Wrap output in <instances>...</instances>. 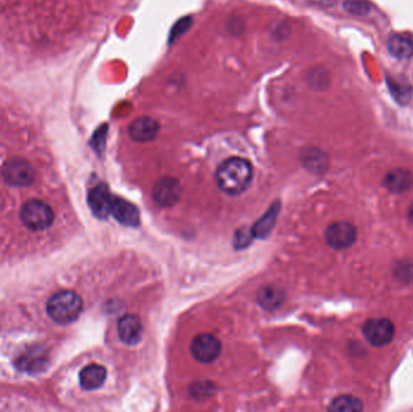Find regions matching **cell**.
Returning a JSON list of instances; mask_svg holds the SVG:
<instances>
[{"instance_id": "12", "label": "cell", "mask_w": 413, "mask_h": 412, "mask_svg": "<svg viewBox=\"0 0 413 412\" xmlns=\"http://www.w3.org/2000/svg\"><path fill=\"white\" fill-rule=\"evenodd\" d=\"M118 336L127 345H136L143 336V324L134 314H125L118 323Z\"/></svg>"}, {"instance_id": "15", "label": "cell", "mask_w": 413, "mask_h": 412, "mask_svg": "<svg viewBox=\"0 0 413 412\" xmlns=\"http://www.w3.org/2000/svg\"><path fill=\"white\" fill-rule=\"evenodd\" d=\"M387 47L390 55L399 60H409L413 56V42L404 34L390 35Z\"/></svg>"}, {"instance_id": "3", "label": "cell", "mask_w": 413, "mask_h": 412, "mask_svg": "<svg viewBox=\"0 0 413 412\" xmlns=\"http://www.w3.org/2000/svg\"><path fill=\"white\" fill-rule=\"evenodd\" d=\"M1 175L10 185L27 187L35 180L37 172L27 157L10 156L1 166Z\"/></svg>"}, {"instance_id": "24", "label": "cell", "mask_w": 413, "mask_h": 412, "mask_svg": "<svg viewBox=\"0 0 413 412\" xmlns=\"http://www.w3.org/2000/svg\"><path fill=\"white\" fill-rule=\"evenodd\" d=\"M409 218L410 221H412L413 223V205L412 206L410 207Z\"/></svg>"}, {"instance_id": "16", "label": "cell", "mask_w": 413, "mask_h": 412, "mask_svg": "<svg viewBox=\"0 0 413 412\" xmlns=\"http://www.w3.org/2000/svg\"><path fill=\"white\" fill-rule=\"evenodd\" d=\"M258 304L268 311L278 309L284 301V293L279 286H265L258 291Z\"/></svg>"}, {"instance_id": "20", "label": "cell", "mask_w": 413, "mask_h": 412, "mask_svg": "<svg viewBox=\"0 0 413 412\" xmlns=\"http://www.w3.org/2000/svg\"><path fill=\"white\" fill-rule=\"evenodd\" d=\"M389 84L390 91L392 94H394L395 98L400 101L401 103H406L411 96V89L409 85L406 84V81L399 83L398 80L389 79L388 80Z\"/></svg>"}, {"instance_id": "7", "label": "cell", "mask_w": 413, "mask_h": 412, "mask_svg": "<svg viewBox=\"0 0 413 412\" xmlns=\"http://www.w3.org/2000/svg\"><path fill=\"white\" fill-rule=\"evenodd\" d=\"M221 343L211 334H201L193 338L191 353L196 361L211 363L220 356Z\"/></svg>"}, {"instance_id": "19", "label": "cell", "mask_w": 413, "mask_h": 412, "mask_svg": "<svg viewBox=\"0 0 413 412\" xmlns=\"http://www.w3.org/2000/svg\"><path fill=\"white\" fill-rule=\"evenodd\" d=\"M304 162L313 172H324L329 164L328 156L317 149L307 150L304 156Z\"/></svg>"}, {"instance_id": "1", "label": "cell", "mask_w": 413, "mask_h": 412, "mask_svg": "<svg viewBox=\"0 0 413 412\" xmlns=\"http://www.w3.org/2000/svg\"><path fill=\"white\" fill-rule=\"evenodd\" d=\"M216 178L221 191L237 196L243 194L252 183L253 167L247 160L231 157L219 166Z\"/></svg>"}, {"instance_id": "13", "label": "cell", "mask_w": 413, "mask_h": 412, "mask_svg": "<svg viewBox=\"0 0 413 412\" xmlns=\"http://www.w3.org/2000/svg\"><path fill=\"white\" fill-rule=\"evenodd\" d=\"M413 177L407 169H392L385 174L383 185L393 194H403L412 187Z\"/></svg>"}, {"instance_id": "21", "label": "cell", "mask_w": 413, "mask_h": 412, "mask_svg": "<svg viewBox=\"0 0 413 412\" xmlns=\"http://www.w3.org/2000/svg\"><path fill=\"white\" fill-rule=\"evenodd\" d=\"M344 9L349 14L365 15L369 12L370 6H369V4H367L365 0H346Z\"/></svg>"}, {"instance_id": "17", "label": "cell", "mask_w": 413, "mask_h": 412, "mask_svg": "<svg viewBox=\"0 0 413 412\" xmlns=\"http://www.w3.org/2000/svg\"><path fill=\"white\" fill-rule=\"evenodd\" d=\"M278 213H279V202H276L268 209L267 213L256 224H254L253 229H252L254 237H258V239L267 237L268 234H271L273 226L276 224Z\"/></svg>"}, {"instance_id": "23", "label": "cell", "mask_w": 413, "mask_h": 412, "mask_svg": "<svg viewBox=\"0 0 413 412\" xmlns=\"http://www.w3.org/2000/svg\"><path fill=\"white\" fill-rule=\"evenodd\" d=\"M310 4L318 5V6H330L333 5L336 0H308Z\"/></svg>"}, {"instance_id": "22", "label": "cell", "mask_w": 413, "mask_h": 412, "mask_svg": "<svg viewBox=\"0 0 413 412\" xmlns=\"http://www.w3.org/2000/svg\"><path fill=\"white\" fill-rule=\"evenodd\" d=\"M254 239L253 232L245 228L238 230L235 234V247L237 249H243L248 247L252 239Z\"/></svg>"}, {"instance_id": "14", "label": "cell", "mask_w": 413, "mask_h": 412, "mask_svg": "<svg viewBox=\"0 0 413 412\" xmlns=\"http://www.w3.org/2000/svg\"><path fill=\"white\" fill-rule=\"evenodd\" d=\"M105 379H107V370L104 366L98 364L86 366L80 372L81 387L87 390H94L102 387Z\"/></svg>"}, {"instance_id": "8", "label": "cell", "mask_w": 413, "mask_h": 412, "mask_svg": "<svg viewBox=\"0 0 413 412\" xmlns=\"http://www.w3.org/2000/svg\"><path fill=\"white\" fill-rule=\"evenodd\" d=\"M113 195L110 194L108 185L98 184L92 187L89 192V206L94 216L99 219H107L110 214L112 203H113Z\"/></svg>"}, {"instance_id": "2", "label": "cell", "mask_w": 413, "mask_h": 412, "mask_svg": "<svg viewBox=\"0 0 413 412\" xmlns=\"http://www.w3.org/2000/svg\"><path fill=\"white\" fill-rule=\"evenodd\" d=\"M46 311L56 323H73L82 312V300L76 291H58L47 301Z\"/></svg>"}, {"instance_id": "5", "label": "cell", "mask_w": 413, "mask_h": 412, "mask_svg": "<svg viewBox=\"0 0 413 412\" xmlns=\"http://www.w3.org/2000/svg\"><path fill=\"white\" fill-rule=\"evenodd\" d=\"M357 229L347 221H337L329 225L325 231V239L330 247L337 250L352 247L357 241Z\"/></svg>"}, {"instance_id": "18", "label": "cell", "mask_w": 413, "mask_h": 412, "mask_svg": "<svg viewBox=\"0 0 413 412\" xmlns=\"http://www.w3.org/2000/svg\"><path fill=\"white\" fill-rule=\"evenodd\" d=\"M364 405L362 400L353 395H340L330 404L329 411L333 412H360Z\"/></svg>"}, {"instance_id": "6", "label": "cell", "mask_w": 413, "mask_h": 412, "mask_svg": "<svg viewBox=\"0 0 413 412\" xmlns=\"http://www.w3.org/2000/svg\"><path fill=\"white\" fill-rule=\"evenodd\" d=\"M362 334L372 346H385L394 338V324L389 319H369L362 327Z\"/></svg>"}, {"instance_id": "9", "label": "cell", "mask_w": 413, "mask_h": 412, "mask_svg": "<svg viewBox=\"0 0 413 412\" xmlns=\"http://www.w3.org/2000/svg\"><path fill=\"white\" fill-rule=\"evenodd\" d=\"M160 131L159 122L152 117H137L128 127V135L138 143H148L154 141Z\"/></svg>"}, {"instance_id": "10", "label": "cell", "mask_w": 413, "mask_h": 412, "mask_svg": "<svg viewBox=\"0 0 413 412\" xmlns=\"http://www.w3.org/2000/svg\"><path fill=\"white\" fill-rule=\"evenodd\" d=\"M182 187L178 180L174 178H162L155 184L152 196L156 203L162 207H170L179 201Z\"/></svg>"}, {"instance_id": "11", "label": "cell", "mask_w": 413, "mask_h": 412, "mask_svg": "<svg viewBox=\"0 0 413 412\" xmlns=\"http://www.w3.org/2000/svg\"><path fill=\"white\" fill-rule=\"evenodd\" d=\"M110 214H113L114 218L118 223L126 225V226L137 228L141 224V216H139L138 208L133 203L123 200L121 197H113Z\"/></svg>"}, {"instance_id": "4", "label": "cell", "mask_w": 413, "mask_h": 412, "mask_svg": "<svg viewBox=\"0 0 413 412\" xmlns=\"http://www.w3.org/2000/svg\"><path fill=\"white\" fill-rule=\"evenodd\" d=\"M19 216L26 228L32 231H42L51 226L55 214L51 207L45 202L30 200L24 203Z\"/></svg>"}]
</instances>
